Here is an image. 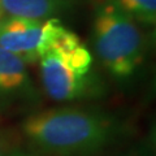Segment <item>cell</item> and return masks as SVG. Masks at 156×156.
Here are the masks:
<instances>
[{
	"label": "cell",
	"mask_w": 156,
	"mask_h": 156,
	"mask_svg": "<svg viewBox=\"0 0 156 156\" xmlns=\"http://www.w3.org/2000/svg\"><path fill=\"white\" fill-rule=\"evenodd\" d=\"M27 139L55 156L91 155L109 144L116 125L109 117L80 108H53L33 115L23 124Z\"/></svg>",
	"instance_id": "cell-1"
},
{
	"label": "cell",
	"mask_w": 156,
	"mask_h": 156,
	"mask_svg": "<svg viewBox=\"0 0 156 156\" xmlns=\"http://www.w3.org/2000/svg\"><path fill=\"white\" fill-rule=\"evenodd\" d=\"M94 44L101 64L115 77L131 76L143 61L144 41L134 18L108 3L94 21Z\"/></svg>",
	"instance_id": "cell-2"
},
{
	"label": "cell",
	"mask_w": 156,
	"mask_h": 156,
	"mask_svg": "<svg viewBox=\"0 0 156 156\" xmlns=\"http://www.w3.org/2000/svg\"><path fill=\"white\" fill-rule=\"evenodd\" d=\"M53 51L65 64L80 76H87L91 69L92 57L73 31L62 26L60 20L53 17L43 21L42 53Z\"/></svg>",
	"instance_id": "cell-3"
},
{
	"label": "cell",
	"mask_w": 156,
	"mask_h": 156,
	"mask_svg": "<svg viewBox=\"0 0 156 156\" xmlns=\"http://www.w3.org/2000/svg\"><path fill=\"white\" fill-rule=\"evenodd\" d=\"M39 61L43 86L53 100H74L87 94L90 81L86 76L73 72L53 51H46Z\"/></svg>",
	"instance_id": "cell-4"
},
{
	"label": "cell",
	"mask_w": 156,
	"mask_h": 156,
	"mask_svg": "<svg viewBox=\"0 0 156 156\" xmlns=\"http://www.w3.org/2000/svg\"><path fill=\"white\" fill-rule=\"evenodd\" d=\"M43 44V21L21 17L0 18V47L25 62L39 60Z\"/></svg>",
	"instance_id": "cell-5"
},
{
	"label": "cell",
	"mask_w": 156,
	"mask_h": 156,
	"mask_svg": "<svg viewBox=\"0 0 156 156\" xmlns=\"http://www.w3.org/2000/svg\"><path fill=\"white\" fill-rule=\"evenodd\" d=\"M77 0H2L4 14L35 21H46L66 12Z\"/></svg>",
	"instance_id": "cell-6"
},
{
	"label": "cell",
	"mask_w": 156,
	"mask_h": 156,
	"mask_svg": "<svg viewBox=\"0 0 156 156\" xmlns=\"http://www.w3.org/2000/svg\"><path fill=\"white\" fill-rule=\"evenodd\" d=\"M26 62L17 55L0 47V94H16L29 86Z\"/></svg>",
	"instance_id": "cell-7"
},
{
	"label": "cell",
	"mask_w": 156,
	"mask_h": 156,
	"mask_svg": "<svg viewBox=\"0 0 156 156\" xmlns=\"http://www.w3.org/2000/svg\"><path fill=\"white\" fill-rule=\"evenodd\" d=\"M121 11L144 23H155L156 0H115Z\"/></svg>",
	"instance_id": "cell-8"
},
{
	"label": "cell",
	"mask_w": 156,
	"mask_h": 156,
	"mask_svg": "<svg viewBox=\"0 0 156 156\" xmlns=\"http://www.w3.org/2000/svg\"><path fill=\"white\" fill-rule=\"evenodd\" d=\"M0 156H21L17 152L16 146H13L5 134L2 133H0Z\"/></svg>",
	"instance_id": "cell-9"
},
{
	"label": "cell",
	"mask_w": 156,
	"mask_h": 156,
	"mask_svg": "<svg viewBox=\"0 0 156 156\" xmlns=\"http://www.w3.org/2000/svg\"><path fill=\"white\" fill-rule=\"evenodd\" d=\"M124 156H144L142 152H129V154H126V155H124Z\"/></svg>",
	"instance_id": "cell-10"
},
{
	"label": "cell",
	"mask_w": 156,
	"mask_h": 156,
	"mask_svg": "<svg viewBox=\"0 0 156 156\" xmlns=\"http://www.w3.org/2000/svg\"><path fill=\"white\" fill-rule=\"evenodd\" d=\"M4 16V11H3V7H2V0H0V18Z\"/></svg>",
	"instance_id": "cell-11"
}]
</instances>
